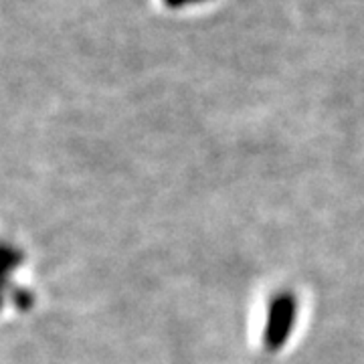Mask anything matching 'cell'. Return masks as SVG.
Wrapping results in <instances>:
<instances>
[{"mask_svg": "<svg viewBox=\"0 0 364 364\" xmlns=\"http://www.w3.org/2000/svg\"><path fill=\"white\" fill-rule=\"evenodd\" d=\"M168 6H182V4H188V2H198V0H164Z\"/></svg>", "mask_w": 364, "mask_h": 364, "instance_id": "6da1fadb", "label": "cell"}]
</instances>
